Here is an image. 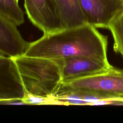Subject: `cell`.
Segmentation results:
<instances>
[{
    "mask_svg": "<svg viewBox=\"0 0 123 123\" xmlns=\"http://www.w3.org/2000/svg\"><path fill=\"white\" fill-rule=\"evenodd\" d=\"M107 47L108 37L86 24L44 34L29 43L23 54L52 59L82 57L108 63Z\"/></svg>",
    "mask_w": 123,
    "mask_h": 123,
    "instance_id": "6da1fadb",
    "label": "cell"
},
{
    "mask_svg": "<svg viewBox=\"0 0 123 123\" xmlns=\"http://www.w3.org/2000/svg\"><path fill=\"white\" fill-rule=\"evenodd\" d=\"M25 94L42 97L56 95L62 83L58 59L21 55L13 58Z\"/></svg>",
    "mask_w": 123,
    "mask_h": 123,
    "instance_id": "7a4b0ae2",
    "label": "cell"
},
{
    "mask_svg": "<svg viewBox=\"0 0 123 123\" xmlns=\"http://www.w3.org/2000/svg\"><path fill=\"white\" fill-rule=\"evenodd\" d=\"M62 85L71 89L96 92L111 98H123V70L112 67L97 74L62 83Z\"/></svg>",
    "mask_w": 123,
    "mask_h": 123,
    "instance_id": "3957f363",
    "label": "cell"
},
{
    "mask_svg": "<svg viewBox=\"0 0 123 123\" xmlns=\"http://www.w3.org/2000/svg\"><path fill=\"white\" fill-rule=\"evenodd\" d=\"M24 7L30 22L44 34L64 29L55 0H24Z\"/></svg>",
    "mask_w": 123,
    "mask_h": 123,
    "instance_id": "277c9868",
    "label": "cell"
},
{
    "mask_svg": "<svg viewBox=\"0 0 123 123\" xmlns=\"http://www.w3.org/2000/svg\"><path fill=\"white\" fill-rule=\"evenodd\" d=\"M86 23L106 28L123 11V0H78Z\"/></svg>",
    "mask_w": 123,
    "mask_h": 123,
    "instance_id": "5b68a950",
    "label": "cell"
},
{
    "mask_svg": "<svg viewBox=\"0 0 123 123\" xmlns=\"http://www.w3.org/2000/svg\"><path fill=\"white\" fill-rule=\"evenodd\" d=\"M25 94L13 58L0 56V102L22 100Z\"/></svg>",
    "mask_w": 123,
    "mask_h": 123,
    "instance_id": "8992f818",
    "label": "cell"
},
{
    "mask_svg": "<svg viewBox=\"0 0 123 123\" xmlns=\"http://www.w3.org/2000/svg\"><path fill=\"white\" fill-rule=\"evenodd\" d=\"M58 60L61 66L62 83L97 74L113 67L109 62L82 57H71Z\"/></svg>",
    "mask_w": 123,
    "mask_h": 123,
    "instance_id": "52a82bcc",
    "label": "cell"
},
{
    "mask_svg": "<svg viewBox=\"0 0 123 123\" xmlns=\"http://www.w3.org/2000/svg\"><path fill=\"white\" fill-rule=\"evenodd\" d=\"M29 43L22 37L17 26L0 14V52L16 57L25 53Z\"/></svg>",
    "mask_w": 123,
    "mask_h": 123,
    "instance_id": "ba28073f",
    "label": "cell"
},
{
    "mask_svg": "<svg viewBox=\"0 0 123 123\" xmlns=\"http://www.w3.org/2000/svg\"><path fill=\"white\" fill-rule=\"evenodd\" d=\"M64 28L86 24L78 0H55Z\"/></svg>",
    "mask_w": 123,
    "mask_h": 123,
    "instance_id": "9c48e42d",
    "label": "cell"
},
{
    "mask_svg": "<svg viewBox=\"0 0 123 123\" xmlns=\"http://www.w3.org/2000/svg\"><path fill=\"white\" fill-rule=\"evenodd\" d=\"M0 14L17 26L24 23V13L16 0H0Z\"/></svg>",
    "mask_w": 123,
    "mask_h": 123,
    "instance_id": "30bf717a",
    "label": "cell"
},
{
    "mask_svg": "<svg viewBox=\"0 0 123 123\" xmlns=\"http://www.w3.org/2000/svg\"><path fill=\"white\" fill-rule=\"evenodd\" d=\"M113 39V50L123 58V11L107 27Z\"/></svg>",
    "mask_w": 123,
    "mask_h": 123,
    "instance_id": "8fae6325",
    "label": "cell"
},
{
    "mask_svg": "<svg viewBox=\"0 0 123 123\" xmlns=\"http://www.w3.org/2000/svg\"><path fill=\"white\" fill-rule=\"evenodd\" d=\"M22 101L26 103V104L62 105V103L58 101L54 96L50 97H42L30 94H25V96L23 98Z\"/></svg>",
    "mask_w": 123,
    "mask_h": 123,
    "instance_id": "7c38bea8",
    "label": "cell"
},
{
    "mask_svg": "<svg viewBox=\"0 0 123 123\" xmlns=\"http://www.w3.org/2000/svg\"><path fill=\"white\" fill-rule=\"evenodd\" d=\"M123 105V98H109L102 99L98 101L93 104L92 105Z\"/></svg>",
    "mask_w": 123,
    "mask_h": 123,
    "instance_id": "4fadbf2b",
    "label": "cell"
},
{
    "mask_svg": "<svg viewBox=\"0 0 123 123\" xmlns=\"http://www.w3.org/2000/svg\"><path fill=\"white\" fill-rule=\"evenodd\" d=\"M0 56H5V55H4V54H2L0 52Z\"/></svg>",
    "mask_w": 123,
    "mask_h": 123,
    "instance_id": "5bb4252c",
    "label": "cell"
},
{
    "mask_svg": "<svg viewBox=\"0 0 123 123\" xmlns=\"http://www.w3.org/2000/svg\"><path fill=\"white\" fill-rule=\"evenodd\" d=\"M17 0L18 2V1H19V0Z\"/></svg>",
    "mask_w": 123,
    "mask_h": 123,
    "instance_id": "9a60e30c",
    "label": "cell"
}]
</instances>
